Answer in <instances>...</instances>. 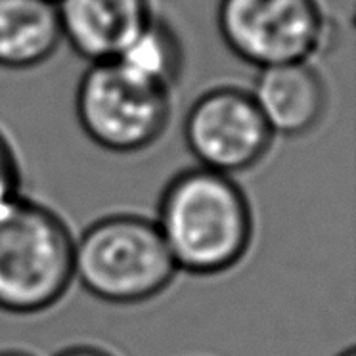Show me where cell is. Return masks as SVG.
I'll use <instances>...</instances> for the list:
<instances>
[{
  "mask_svg": "<svg viewBox=\"0 0 356 356\" xmlns=\"http://www.w3.org/2000/svg\"><path fill=\"white\" fill-rule=\"evenodd\" d=\"M154 222L178 270L192 276L232 270L255 232L249 197L234 177L200 165L165 184Z\"/></svg>",
  "mask_w": 356,
  "mask_h": 356,
  "instance_id": "6da1fadb",
  "label": "cell"
},
{
  "mask_svg": "<svg viewBox=\"0 0 356 356\" xmlns=\"http://www.w3.org/2000/svg\"><path fill=\"white\" fill-rule=\"evenodd\" d=\"M75 238L62 217L17 194L0 205V310L31 316L62 301L71 282Z\"/></svg>",
  "mask_w": 356,
  "mask_h": 356,
  "instance_id": "7a4b0ae2",
  "label": "cell"
},
{
  "mask_svg": "<svg viewBox=\"0 0 356 356\" xmlns=\"http://www.w3.org/2000/svg\"><path fill=\"white\" fill-rule=\"evenodd\" d=\"M75 280L109 305H140L175 282L177 264L154 220L132 213L108 215L75 240Z\"/></svg>",
  "mask_w": 356,
  "mask_h": 356,
  "instance_id": "3957f363",
  "label": "cell"
},
{
  "mask_svg": "<svg viewBox=\"0 0 356 356\" xmlns=\"http://www.w3.org/2000/svg\"><path fill=\"white\" fill-rule=\"evenodd\" d=\"M172 96L140 81L115 60L90 63L77 85L75 115L86 138L111 154H138L169 127Z\"/></svg>",
  "mask_w": 356,
  "mask_h": 356,
  "instance_id": "277c9868",
  "label": "cell"
},
{
  "mask_svg": "<svg viewBox=\"0 0 356 356\" xmlns=\"http://www.w3.org/2000/svg\"><path fill=\"white\" fill-rule=\"evenodd\" d=\"M217 27L226 48L257 70L310 62L330 37L318 0H220Z\"/></svg>",
  "mask_w": 356,
  "mask_h": 356,
  "instance_id": "5b68a950",
  "label": "cell"
},
{
  "mask_svg": "<svg viewBox=\"0 0 356 356\" xmlns=\"http://www.w3.org/2000/svg\"><path fill=\"white\" fill-rule=\"evenodd\" d=\"M182 134L200 167L228 177L255 169L274 142L251 92L238 86H217L197 96Z\"/></svg>",
  "mask_w": 356,
  "mask_h": 356,
  "instance_id": "8992f818",
  "label": "cell"
},
{
  "mask_svg": "<svg viewBox=\"0 0 356 356\" xmlns=\"http://www.w3.org/2000/svg\"><path fill=\"white\" fill-rule=\"evenodd\" d=\"M63 40L90 63L111 62L154 17L149 0H58Z\"/></svg>",
  "mask_w": 356,
  "mask_h": 356,
  "instance_id": "52a82bcc",
  "label": "cell"
},
{
  "mask_svg": "<svg viewBox=\"0 0 356 356\" xmlns=\"http://www.w3.org/2000/svg\"><path fill=\"white\" fill-rule=\"evenodd\" d=\"M274 136L299 138L322 123L327 88L310 62L259 70L249 90Z\"/></svg>",
  "mask_w": 356,
  "mask_h": 356,
  "instance_id": "ba28073f",
  "label": "cell"
},
{
  "mask_svg": "<svg viewBox=\"0 0 356 356\" xmlns=\"http://www.w3.org/2000/svg\"><path fill=\"white\" fill-rule=\"evenodd\" d=\"M58 6L48 0H0V67L35 70L62 47Z\"/></svg>",
  "mask_w": 356,
  "mask_h": 356,
  "instance_id": "9c48e42d",
  "label": "cell"
},
{
  "mask_svg": "<svg viewBox=\"0 0 356 356\" xmlns=\"http://www.w3.org/2000/svg\"><path fill=\"white\" fill-rule=\"evenodd\" d=\"M115 62L147 85L172 92L184 70V48L175 29L154 16Z\"/></svg>",
  "mask_w": 356,
  "mask_h": 356,
  "instance_id": "30bf717a",
  "label": "cell"
},
{
  "mask_svg": "<svg viewBox=\"0 0 356 356\" xmlns=\"http://www.w3.org/2000/svg\"><path fill=\"white\" fill-rule=\"evenodd\" d=\"M22 169L8 138L0 132V205L19 194Z\"/></svg>",
  "mask_w": 356,
  "mask_h": 356,
  "instance_id": "8fae6325",
  "label": "cell"
},
{
  "mask_svg": "<svg viewBox=\"0 0 356 356\" xmlns=\"http://www.w3.org/2000/svg\"><path fill=\"white\" fill-rule=\"evenodd\" d=\"M56 356H113V355L100 347H92V345H75V347L63 348V350H60Z\"/></svg>",
  "mask_w": 356,
  "mask_h": 356,
  "instance_id": "7c38bea8",
  "label": "cell"
},
{
  "mask_svg": "<svg viewBox=\"0 0 356 356\" xmlns=\"http://www.w3.org/2000/svg\"><path fill=\"white\" fill-rule=\"evenodd\" d=\"M0 356H31L27 355V353H22V350H2Z\"/></svg>",
  "mask_w": 356,
  "mask_h": 356,
  "instance_id": "4fadbf2b",
  "label": "cell"
},
{
  "mask_svg": "<svg viewBox=\"0 0 356 356\" xmlns=\"http://www.w3.org/2000/svg\"><path fill=\"white\" fill-rule=\"evenodd\" d=\"M337 356H356V350L353 347H348L347 350H343V353H339Z\"/></svg>",
  "mask_w": 356,
  "mask_h": 356,
  "instance_id": "5bb4252c",
  "label": "cell"
},
{
  "mask_svg": "<svg viewBox=\"0 0 356 356\" xmlns=\"http://www.w3.org/2000/svg\"><path fill=\"white\" fill-rule=\"evenodd\" d=\"M48 2H58V0H48Z\"/></svg>",
  "mask_w": 356,
  "mask_h": 356,
  "instance_id": "9a60e30c",
  "label": "cell"
}]
</instances>
